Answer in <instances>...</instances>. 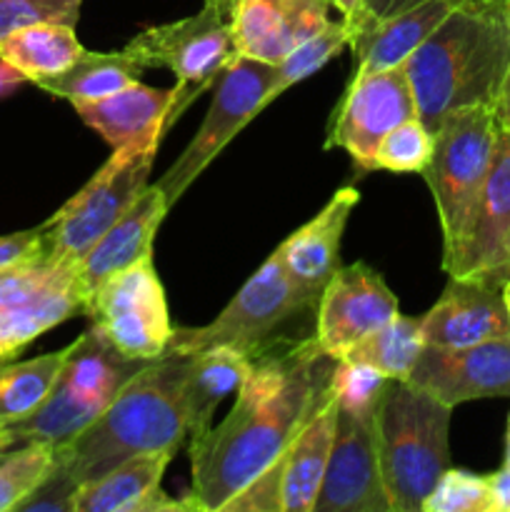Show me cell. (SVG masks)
Wrapping results in <instances>:
<instances>
[{"label": "cell", "mask_w": 510, "mask_h": 512, "mask_svg": "<svg viewBox=\"0 0 510 512\" xmlns=\"http://www.w3.org/2000/svg\"><path fill=\"white\" fill-rule=\"evenodd\" d=\"M335 360L315 338L255 355L233 410L220 425L190 440L193 512H223L250 480L275 463L328 388Z\"/></svg>", "instance_id": "1"}, {"label": "cell", "mask_w": 510, "mask_h": 512, "mask_svg": "<svg viewBox=\"0 0 510 512\" xmlns=\"http://www.w3.org/2000/svg\"><path fill=\"white\" fill-rule=\"evenodd\" d=\"M188 355L145 363L75 438L55 445L53 470L18 512H73L78 490L140 453H178L188 438L183 375Z\"/></svg>", "instance_id": "2"}, {"label": "cell", "mask_w": 510, "mask_h": 512, "mask_svg": "<svg viewBox=\"0 0 510 512\" xmlns=\"http://www.w3.org/2000/svg\"><path fill=\"white\" fill-rule=\"evenodd\" d=\"M510 65V0H463L405 60L415 110L430 133L450 113L495 110Z\"/></svg>", "instance_id": "3"}, {"label": "cell", "mask_w": 510, "mask_h": 512, "mask_svg": "<svg viewBox=\"0 0 510 512\" xmlns=\"http://www.w3.org/2000/svg\"><path fill=\"white\" fill-rule=\"evenodd\" d=\"M453 408L408 380H388L375 410V453L390 512H423L450 468Z\"/></svg>", "instance_id": "4"}, {"label": "cell", "mask_w": 510, "mask_h": 512, "mask_svg": "<svg viewBox=\"0 0 510 512\" xmlns=\"http://www.w3.org/2000/svg\"><path fill=\"white\" fill-rule=\"evenodd\" d=\"M143 365V360L125 358L98 325H90L70 345L63 370L43 405L28 418L10 423L15 445L33 440L58 445L75 438L113 403Z\"/></svg>", "instance_id": "5"}, {"label": "cell", "mask_w": 510, "mask_h": 512, "mask_svg": "<svg viewBox=\"0 0 510 512\" xmlns=\"http://www.w3.org/2000/svg\"><path fill=\"white\" fill-rule=\"evenodd\" d=\"M233 5L235 0H205L198 13L153 25L123 48L143 70H173L175 88L165 115V133L200 93L213 88L220 70L238 55L233 43Z\"/></svg>", "instance_id": "6"}, {"label": "cell", "mask_w": 510, "mask_h": 512, "mask_svg": "<svg viewBox=\"0 0 510 512\" xmlns=\"http://www.w3.org/2000/svg\"><path fill=\"white\" fill-rule=\"evenodd\" d=\"M498 118L490 108L450 113L433 133V155L423 178L433 193L443 230V265L463 245L480 190L490 173L498 140Z\"/></svg>", "instance_id": "7"}, {"label": "cell", "mask_w": 510, "mask_h": 512, "mask_svg": "<svg viewBox=\"0 0 510 512\" xmlns=\"http://www.w3.org/2000/svg\"><path fill=\"white\" fill-rule=\"evenodd\" d=\"M158 148L160 140L113 148L98 173L43 223L45 258L75 268L100 235L148 188Z\"/></svg>", "instance_id": "8"}, {"label": "cell", "mask_w": 510, "mask_h": 512, "mask_svg": "<svg viewBox=\"0 0 510 512\" xmlns=\"http://www.w3.org/2000/svg\"><path fill=\"white\" fill-rule=\"evenodd\" d=\"M315 303L318 295L290 278L275 250L233 295V300L215 315V320L200 328H175L165 353L193 355L215 345H230L258 355L265 348V338L275 328L303 313L305 308H313Z\"/></svg>", "instance_id": "9"}, {"label": "cell", "mask_w": 510, "mask_h": 512, "mask_svg": "<svg viewBox=\"0 0 510 512\" xmlns=\"http://www.w3.org/2000/svg\"><path fill=\"white\" fill-rule=\"evenodd\" d=\"M275 78V65L235 55L213 83L208 113L195 130L188 148L160 175L158 188L173 208L185 190L200 178L205 168L223 153L225 145L268 108V90Z\"/></svg>", "instance_id": "10"}, {"label": "cell", "mask_w": 510, "mask_h": 512, "mask_svg": "<svg viewBox=\"0 0 510 512\" xmlns=\"http://www.w3.org/2000/svg\"><path fill=\"white\" fill-rule=\"evenodd\" d=\"M83 313L125 358L143 363L165 353L175 330L153 258L103 280L85 300Z\"/></svg>", "instance_id": "11"}, {"label": "cell", "mask_w": 510, "mask_h": 512, "mask_svg": "<svg viewBox=\"0 0 510 512\" xmlns=\"http://www.w3.org/2000/svg\"><path fill=\"white\" fill-rule=\"evenodd\" d=\"M415 115L418 110L405 65L375 73H353L333 115L325 148H343L358 170L370 173L385 135Z\"/></svg>", "instance_id": "12"}, {"label": "cell", "mask_w": 510, "mask_h": 512, "mask_svg": "<svg viewBox=\"0 0 510 512\" xmlns=\"http://www.w3.org/2000/svg\"><path fill=\"white\" fill-rule=\"evenodd\" d=\"M398 298L368 263L340 265L318 298L315 343L323 355L345 360L363 338L398 315Z\"/></svg>", "instance_id": "13"}, {"label": "cell", "mask_w": 510, "mask_h": 512, "mask_svg": "<svg viewBox=\"0 0 510 512\" xmlns=\"http://www.w3.org/2000/svg\"><path fill=\"white\" fill-rule=\"evenodd\" d=\"M510 130L500 128L490 173L480 190L463 245L443 265L450 278L485 280L503 288L510 280Z\"/></svg>", "instance_id": "14"}, {"label": "cell", "mask_w": 510, "mask_h": 512, "mask_svg": "<svg viewBox=\"0 0 510 512\" xmlns=\"http://www.w3.org/2000/svg\"><path fill=\"white\" fill-rule=\"evenodd\" d=\"M313 512H390L375 453V413L338 408L335 440Z\"/></svg>", "instance_id": "15"}, {"label": "cell", "mask_w": 510, "mask_h": 512, "mask_svg": "<svg viewBox=\"0 0 510 512\" xmlns=\"http://www.w3.org/2000/svg\"><path fill=\"white\" fill-rule=\"evenodd\" d=\"M448 408L485 398H510V338L470 348L425 345L408 378Z\"/></svg>", "instance_id": "16"}, {"label": "cell", "mask_w": 510, "mask_h": 512, "mask_svg": "<svg viewBox=\"0 0 510 512\" xmlns=\"http://www.w3.org/2000/svg\"><path fill=\"white\" fill-rule=\"evenodd\" d=\"M420 333L433 348H470L510 338L503 288L485 280L450 278L438 303L420 318Z\"/></svg>", "instance_id": "17"}, {"label": "cell", "mask_w": 510, "mask_h": 512, "mask_svg": "<svg viewBox=\"0 0 510 512\" xmlns=\"http://www.w3.org/2000/svg\"><path fill=\"white\" fill-rule=\"evenodd\" d=\"M330 0H235V53L275 65L330 23Z\"/></svg>", "instance_id": "18"}, {"label": "cell", "mask_w": 510, "mask_h": 512, "mask_svg": "<svg viewBox=\"0 0 510 512\" xmlns=\"http://www.w3.org/2000/svg\"><path fill=\"white\" fill-rule=\"evenodd\" d=\"M170 205L158 183L148 185L135 203L100 235L98 243L75 265V285L85 300L103 280L145 258H153V243Z\"/></svg>", "instance_id": "19"}, {"label": "cell", "mask_w": 510, "mask_h": 512, "mask_svg": "<svg viewBox=\"0 0 510 512\" xmlns=\"http://www.w3.org/2000/svg\"><path fill=\"white\" fill-rule=\"evenodd\" d=\"M463 0H423L400 13L350 25L355 73H375L405 65V60L433 35V30Z\"/></svg>", "instance_id": "20"}, {"label": "cell", "mask_w": 510, "mask_h": 512, "mask_svg": "<svg viewBox=\"0 0 510 512\" xmlns=\"http://www.w3.org/2000/svg\"><path fill=\"white\" fill-rule=\"evenodd\" d=\"M173 453H140L78 490L73 512H193L188 500L160 490Z\"/></svg>", "instance_id": "21"}, {"label": "cell", "mask_w": 510, "mask_h": 512, "mask_svg": "<svg viewBox=\"0 0 510 512\" xmlns=\"http://www.w3.org/2000/svg\"><path fill=\"white\" fill-rule=\"evenodd\" d=\"M358 203V190L340 188L313 220L300 225L290 238L278 245V255L290 278L318 298L340 268V240Z\"/></svg>", "instance_id": "22"}, {"label": "cell", "mask_w": 510, "mask_h": 512, "mask_svg": "<svg viewBox=\"0 0 510 512\" xmlns=\"http://www.w3.org/2000/svg\"><path fill=\"white\" fill-rule=\"evenodd\" d=\"M335 425H338V403H335L328 380V388L320 395L318 405L310 410L305 423L280 455V465H283L280 508L283 512H313L325 468H328Z\"/></svg>", "instance_id": "23"}, {"label": "cell", "mask_w": 510, "mask_h": 512, "mask_svg": "<svg viewBox=\"0 0 510 512\" xmlns=\"http://www.w3.org/2000/svg\"><path fill=\"white\" fill-rule=\"evenodd\" d=\"M173 88H150L140 80L105 95V98L75 103V113L95 130L110 148H123L148 140H163Z\"/></svg>", "instance_id": "24"}, {"label": "cell", "mask_w": 510, "mask_h": 512, "mask_svg": "<svg viewBox=\"0 0 510 512\" xmlns=\"http://www.w3.org/2000/svg\"><path fill=\"white\" fill-rule=\"evenodd\" d=\"M253 360V353L230 345H215L188 355L183 375V403L190 440H198L208 433L218 405L230 393H238Z\"/></svg>", "instance_id": "25"}, {"label": "cell", "mask_w": 510, "mask_h": 512, "mask_svg": "<svg viewBox=\"0 0 510 512\" xmlns=\"http://www.w3.org/2000/svg\"><path fill=\"white\" fill-rule=\"evenodd\" d=\"M83 50L75 25L63 23L25 25L0 40V58L35 85L65 73Z\"/></svg>", "instance_id": "26"}, {"label": "cell", "mask_w": 510, "mask_h": 512, "mask_svg": "<svg viewBox=\"0 0 510 512\" xmlns=\"http://www.w3.org/2000/svg\"><path fill=\"white\" fill-rule=\"evenodd\" d=\"M140 73L143 68L130 55H125V50H118V53L83 50V55L65 73L40 80L38 88L75 105L105 98V95L140 80Z\"/></svg>", "instance_id": "27"}, {"label": "cell", "mask_w": 510, "mask_h": 512, "mask_svg": "<svg viewBox=\"0 0 510 512\" xmlns=\"http://www.w3.org/2000/svg\"><path fill=\"white\" fill-rule=\"evenodd\" d=\"M78 313H83L78 285L53 290L25 303L0 305V363H8L25 345Z\"/></svg>", "instance_id": "28"}, {"label": "cell", "mask_w": 510, "mask_h": 512, "mask_svg": "<svg viewBox=\"0 0 510 512\" xmlns=\"http://www.w3.org/2000/svg\"><path fill=\"white\" fill-rule=\"evenodd\" d=\"M70 345L23 363H0V423L28 418L43 405L63 370Z\"/></svg>", "instance_id": "29"}, {"label": "cell", "mask_w": 510, "mask_h": 512, "mask_svg": "<svg viewBox=\"0 0 510 512\" xmlns=\"http://www.w3.org/2000/svg\"><path fill=\"white\" fill-rule=\"evenodd\" d=\"M423 333H420V318L395 315L393 320L360 340L345 360L365 363L383 373L388 380H408L423 353Z\"/></svg>", "instance_id": "30"}, {"label": "cell", "mask_w": 510, "mask_h": 512, "mask_svg": "<svg viewBox=\"0 0 510 512\" xmlns=\"http://www.w3.org/2000/svg\"><path fill=\"white\" fill-rule=\"evenodd\" d=\"M53 460L55 445L43 440L10 448L0 460V512H18L20 505L45 483L53 470Z\"/></svg>", "instance_id": "31"}, {"label": "cell", "mask_w": 510, "mask_h": 512, "mask_svg": "<svg viewBox=\"0 0 510 512\" xmlns=\"http://www.w3.org/2000/svg\"><path fill=\"white\" fill-rule=\"evenodd\" d=\"M350 25L345 20H330L318 35L308 38L305 43H300L298 48L290 50L283 60L275 63V78L273 85L268 90V105L275 98L285 93L288 88H293L300 80L310 78L313 73H318L330 58L340 53L343 48L350 45Z\"/></svg>", "instance_id": "32"}, {"label": "cell", "mask_w": 510, "mask_h": 512, "mask_svg": "<svg viewBox=\"0 0 510 512\" xmlns=\"http://www.w3.org/2000/svg\"><path fill=\"white\" fill-rule=\"evenodd\" d=\"M433 155V133L415 118L403 120L395 125L375 153L373 170H388V173H423Z\"/></svg>", "instance_id": "33"}, {"label": "cell", "mask_w": 510, "mask_h": 512, "mask_svg": "<svg viewBox=\"0 0 510 512\" xmlns=\"http://www.w3.org/2000/svg\"><path fill=\"white\" fill-rule=\"evenodd\" d=\"M385 385H388V378L383 373L355 360H335L333 373H330V390L335 395V403L338 408L353 410V413H375Z\"/></svg>", "instance_id": "34"}, {"label": "cell", "mask_w": 510, "mask_h": 512, "mask_svg": "<svg viewBox=\"0 0 510 512\" xmlns=\"http://www.w3.org/2000/svg\"><path fill=\"white\" fill-rule=\"evenodd\" d=\"M423 512H490L488 475L448 468L425 498Z\"/></svg>", "instance_id": "35"}, {"label": "cell", "mask_w": 510, "mask_h": 512, "mask_svg": "<svg viewBox=\"0 0 510 512\" xmlns=\"http://www.w3.org/2000/svg\"><path fill=\"white\" fill-rule=\"evenodd\" d=\"M83 0H0V40L35 23L78 25Z\"/></svg>", "instance_id": "36"}, {"label": "cell", "mask_w": 510, "mask_h": 512, "mask_svg": "<svg viewBox=\"0 0 510 512\" xmlns=\"http://www.w3.org/2000/svg\"><path fill=\"white\" fill-rule=\"evenodd\" d=\"M45 258V230L43 225L33 230H20L0 238V273L38 263Z\"/></svg>", "instance_id": "37"}, {"label": "cell", "mask_w": 510, "mask_h": 512, "mask_svg": "<svg viewBox=\"0 0 510 512\" xmlns=\"http://www.w3.org/2000/svg\"><path fill=\"white\" fill-rule=\"evenodd\" d=\"M490 483V512H510V468H500L488 475Z\"/></svg>", "instance_id": "38"}, {"label": "cell", "mask_w": 510, "mask_h": 512, "mask_svg": "<svg viewBox=\"0 0 510 512\" xmlns=\"http://www.w3.org/2000/svg\"><path fill=\"white\" fill-rule=\"evenodd\" d=\"M415 3H423V0H365V13L360 15L355 23H360V20L388 18V15L400 13V10L410 8V5H415Z\"/></svg>", "instance_id": "39"}, {"label": "cell", "mask_w": 510, "mask_h": 512, "mask_svg": "<svg viewBox=\"0 0 510 512\" xmlns=\"http://www.w3.org/2000/svg\"><path fill=\"white\" fill-rule=\"evenodd\" d=\"M23 83H28V78H25L20 70H15L13 65H8L3 58H0V98H8V95H13Z\"/></svg>", "instance_id": "40"}, {"label": "cell", "mask_w": 510, "mask_h": 512, "mask_svg": "<svg viewBox=\"0 0 510 512\" xmlns=\"http://www.w3.org/2000/svg\"><path fill=\"white\" fill-rule=\"evenodd\" d=\"M495 118H498L500 128L510 130V65H508V73H505L498 105H495Z\"/></svg>", "instance_id": "41"}, {"label": "cell", "mask_w": 510, "mask_h": 512, "mask_svg": "<svg viewBox=\"0 0 510 512\" xmlns=\"http://www.w3.org/2000/svg\"><path fill=\"white\" fill-rule=\"evenodd\" d=\"M330 5L343 13V20L348 25H353L365 13V0H330Z\"/></svg>", "instance_id": "42"}, {"label": "cell", "mask_w": 510, "mask_h": 512, "mask_svg": "<svg viewBox=\"0 0 510 512\" xmlns=\"http://www.w3.org/2000/svg\"><path fill=\"white\" fill-rule=\"evenodd\" d=\"M15 448V438L13 433H10V425L0 423V453H5V450Z\"/></svg>", "instance_id": "43"}, {"label": "cell", "mask_w": 510, "mask_h": 512, "mask_svg": "<svg viewBox=\"0 0 510 512\" xmlns=\"http://www.w3.org/2000/svg\"><path fill=\"white\" fill-rule=\"evenodd\" d=\"M505 468H510V420H508V438H505Z\"/></svg>", "instance_id": "44"}, {"label": "cell", "mask_w": 510, "mask_h": 512, "mask_svg": "<svg viewBox=\"0 0 510 512\" xmlns=\"http://www.w3.org/2000/svg\"><path fill=\"white\" fill-rule=\"evenodd\" d=\"M503 298H505V305H508V313H510V280L503 285Z\"/></svg>", "instance_id": "45"}, {"label": "cell", "mask_w": 510, "mask_h": 512, "mask_svg": "<svg viewBox=\"0 0 510 512\" xmlns=\"http://www.w3.org/2000/svg\"><path fill=\"white\" fill-rule=\"evenodd\" d=\"M5 453H8V450H5ZM5 453H0V460H3V455H5Z\"/></svg>", "instance_id": "46"}, {"label": "cell", "mask_w": 510, "mask_h": 512, "mask_svg": "<svg viewBox=\"0 0 510 512\" xmlns=\"http://www.w3.org/2000/svg\"><path fill=\"white\" fill-rule=\"evenodd\" d=\"M508 253H510V238H508Z\"/></svg>", "instance_id": "47"}]
</instances>
